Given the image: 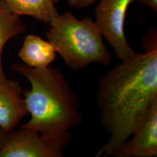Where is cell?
Returning <instances> with one entry per match:
<instances>
[{"label": "cell", "mask_w": 157, "mask_h": 157, "mask_svg": "<svg viewBox=\"0 0 157 157\" xmlns=\"http://www.w3.org/2000/svg\"><path fill=\"white\" fill-rule=\"evenodd\" d=\"M144 50L122 61L98 82L97 105L109 137L96 157L112 156L139 128L157 99V48Z\"/></svg>", "instance_id": "obj_1"}, {"label": "cell", "mask_w": 157, "mask_h": 157, "mask_svg": "<svg viewBox=\"0 0 157 157\" xmlns=\"http://www.w3.org/2000/svg\"><path fill=\"white\" fill-rule=\"evenodd\" d=\"M10 68L31 84L30 90L22 92L31 118L20 128L37 131L48 146L63 151L71 141L70 130L82 121L76 93L58 68H34L17 62Z\"/></svg>", "instance_id": "obj_2"}, {"label": "cell", "mask_w": 157, "mask_h": 157, "mask_svg": "<svg viewBox=\"0 0 157 157\" xmlns=\"http://www.w3.org/2000/svg\"><path fill=\"white\" fill-rule=\"evenodd\" d=\"M48 40L73 71L82 69L92 63L108 66L111 56L104 45L102 36L91 18L78 20L71 12L58 15L48 23Z\"/></svg>", "instance_id": "obj_3"}, {"label": "cell", "mask_w": 157, "mask_h": 157, "mask_svg": "<svg viewBox=\"0 0 157 157\" xmlns=\"http://www.w3.org/2000/svg\"><path fill=\"white\" fill-rule=\"evenodd\" d=\"M95 10V24L121 61L134 56L124 31L126 13L134 0H100Z\"/></svg>", "instance_id": "obj_4"}, {"label": "cell", "mask_w": 157, "mask_h": 157, "mask_svg": "<svg viewBox=\"0 0 157 157\" xmlns=\"http://www.w3.org/2000/svg\"><path fill=\"white\" fill-rule=\"evenodd\" d=\"M112 156L157 157V99L152 103L139 128Z\"/></svg>", "instance_id": "obj_5"}, {"label": "cell", "mask_w": 157, "mask_h": 157, "mask_svg": "<svg viewBox=\"0 0 157 157\" xmlns=\"http://www.w3.org/2000/svg\"><path fill=\"white\" fill-rule=\"evenodd\" d=\"M20 128L7 135L0 157H63V151L48 146L37 131Z\"/></svg>", "instance_id": "obj_6"}, {"label": "cell", "mask_w": 157, "mask_h": 157, "mask_svg": "<svg viewBox=\"0 0 157 157\" xmlns=\"http://www.w3.org/2000/svg\"><path fill=\"white\" fill-rule=\"evenodd\" d=\"M22 92L20 84L13 80L8 78L0 84V128L7 134L29 114Z\"/></svg>", "instance_id": "obj_7"}, {"label": "cell", "mask_w": 157, "mask_h": 157, "mask_svg": "<svg viewBox=\"0 0 157 157\" xmlns=\"http://www.w3.org/2000/svg\"><path fill=\"white\" fill-rule=\"evenodd\" d=\"M18 56L24 63L34 68H45L56 57V51L50 42L34 34L28 35Z\"/></svg>", "instance_id": "obj_8"}, {"label": "cell", "mask_w": 157, "mask_h": 157, "mask_svg": "<svg viewBox=\"0 0 157 157\" xmlns=\"http://www.w3.org/2000/svg\"><path fill=\"white\" fill-rule=\"evenodd\" d=\"M10 11L48 23L59 15L53 0H2Z\"/></svg>", "instance_id": "obj_9"}, {"label": "cell", "mask_w": 157, "mask_h": 157, "mask_svg": "<svg viewBox=\"0 0 157 157\" xmlns=\"http://www.w3.org/2000/svg\"><path fill=\"white\" fill-rule=\"evenodd\" d=\"M26 25L21 16L9 10L2 0H0V84L6 82L8 78L4 73L2 64V52L8 40L23 33Z\"/></svg>", "instance_id": "obj_10"}, {"label": "cell", "mask_w": 157, "mask_h": 157, "mask_svg": "<svg viewBox=\"0 0 157 157\" xmlns=\"http://www.w3.org/2000/svg\"><path fill=\"white\" fill-rule=\"evenodd\" d=\"M97 0H67L69 6L73 8H87L91 6Z\"/></svg>", "instance_id": "obj_11"}, {"label": "cell", "mask_w": 157, "mask_h": 157, "mask_svg": "<svg viewBox=\"0 0 157 157\" xmlns=\"http://www.w3.org/2000/svg\"><path fill=\"white\" fill-rule=\"evenodd\" d=\"M137 1L143 6H147L155 11H157V0H134Z\"/></svg>", "instance_id": "obj_12"}, {"label": "cell", "mask_w": 157, "mask_h": 157, "mask_svg": "<svg viewBox=\"0 0 157 157\" xmlns=\"http://www.w3.org/2000/svg\"><path fill=\"white\" fill-rule=\"evenodd\" d=\"M7 133L6 132L0 128V150L4 146L5 142H6V137H7Z\"/></svg>", "instance_id": "obj_13"}, {"label": "cell", "mask_w": 157, "mask_h": 157, "mask_svg": "<svg viewBox=\"0 0 157 157\" xmlns=\"http://www.w3.org/2000/svg\"><path fill=\"white\" fill-rule=\"evenodd\" d=\"M59 1V0H53V1H54V2H58Z\"/></svg>", "instance_id": "obj_14"}]
</instances>
